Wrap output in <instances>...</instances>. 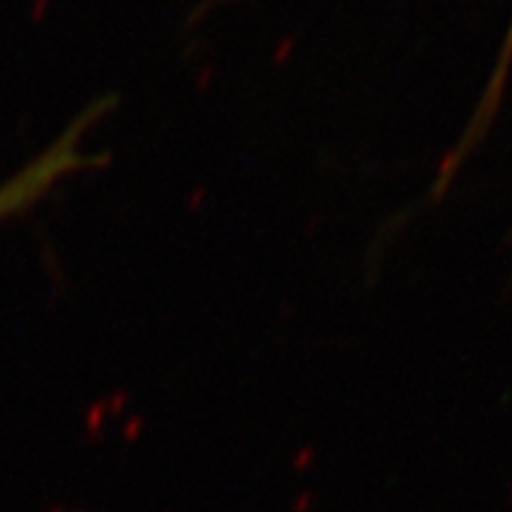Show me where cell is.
Returning <instances> with one entry per match:
<instances>
[{"instance_id":"6da1fadb","label":"cell","mask_w":512,"mask_h":512,"mask_svg":"<svg viewBox=\"0 0 512 512\" xmlns=\"http://www.w3.org/2000/svg\"><path fill=\"white\" fill-rule=\"evenodd\" d=\"M110 105V100L95 102L91 110L83 112L48 150H43L24 169H19L15 176H10L0 185V223L34 207L38 200H43L57 183L72 176L74 171L98 164V159L83 152V133L100 119V114Z\"/></svg>"}]
</instances>
